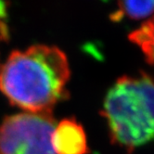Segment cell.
<instances>
[{
    "label": "cell",
    "mask_w": 154,
    "mask_h": 154,
    "mask_svg": "<svg viewBox=\"0 0 154 154\" xmlns=\"http://www.w3.org/2000/svg\"><path fill=\"white\" fill-rule=\"evenodd\" d=\"M112 143L128 153L154 141V80L123 76L109 89L101 111Z\"/></svg>",
    "instance_id": "7a4b0ae2"
},
{
    "label": "cell",
    "mask_w": 154,
    "mask_h": 154,
    "mask_svg": "<svg viewBox=\"0 0 154 154\" xmlns=\"http://www.w3.org/2000/svg\"><path fill=\"white\" fill-rule=\"evenodd\" d=\"M55 125L52 113L6 117L0 125V154H56L51 144Z\"/></svg>",
    "instance_id": "3957f363"
},
{
    "label": "cell",
    "mask_w": 154,
    "mask_h": 154,
    "mask_svg": "<svg viewBox=\"0 0 154 154\" xmlns=\"http://www.w3.org/2000/svg\"><path fill=\"white\" fill-rule=\"evenodd\" d=\"M7 16V3L0 1V18H5Z\"/></svg>",
    "instance_id": "52a82bcc"
},
{
    "label": "cell",
    "mask_w": 154,
    "mask_h": 154,
    "mask_svg": "<svg viewBox=\"0 0 154 154\" xmlns=\"http://www.w3.org/2000/svg\"><path fill=\"white\" fill-rule=\"evenodd\" d=\"M128 37L140 48L148 63L154 66V16L132 32Z\"/></svg>",
    "instance_id": "8992f818"
},
{
    "label": "cell",
    "mask_w": 154,
    "mask_h": 154,
    "mask_svg": "<svg viewBox=\"0 0 154 154\" xmlns=\"http://www.w3.org/2000/svg\"><path fill=\"white\" fill-rule=\"evenodd\" d=\"M118 8L111 14L112 21H120L124 18L141 20L154 16V1H120Z\"/></svg>",
    "instance_id": "5b68a950"
},
{
    "label": "cell",
    "mask_w": 154,
    "mask_h": 154,
    "mask_svg": "<svg viewBox=\"0 0 154 154\" xmlns=\"http://www.w3.org/2000/svg\"><path fill=\"white\" fill-rule=\"evenodd\" d=\"M51 144L56 154H87V139L83 126L75 119H64L52 133Z\"/></svg>",
    "instance_id": "277c9868"
},
{
    "label": "cell",
    "mask_w": 154,
    "mask_h": 154,
    "mask_svg": "<svg viewBox=\"0 0 154 154\" xmlns=\"http://www.w3.org/2000/svg\"><path fill=\"white\" fill-rule=\"evenodd\" d=\"M70 75L62 50L35 45L13 51L0 66V91L12 105L30 113H52L55 105L69 96Z\"/></svg>",
    "instance_id": "6da1fadb"
}]
</instances>
